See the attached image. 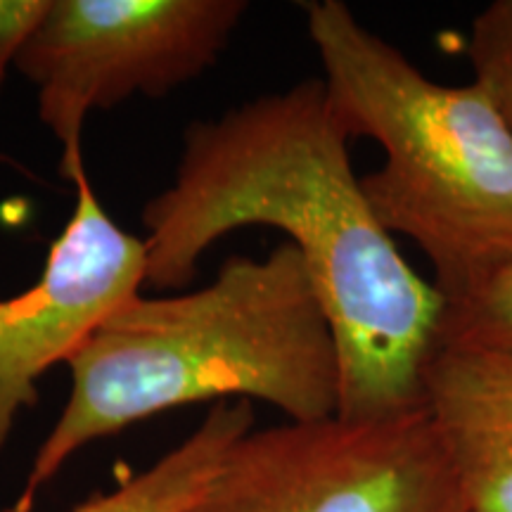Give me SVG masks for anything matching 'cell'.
I'll return each mask as SVG.
<instances>
[{
	"mask_svg": "<svg viewBox=\"0 0 512 512\" xmlns=\"http://www.w3.org/2000/svg\"><path fill=\"white\" fill-rule=\"evenodd\" d=\"M349 140L323 79L190 121L174 183L143 207V285L183 290L226 235L280 230L304 256L335 337V415L382 420L422 408L446 297L377 221Z\"/></svg>",
	"mask_w": 512,
	"mask_h": 512,
	"instance_id": "1",
	"label": "cell"
},
{
	"mask_svg": "<svg viewBox=\"0 0 512 512\" xmlns=\"http://www.w3.org/2000/svg\"><path fill=\"white\" fill-rule=\"evenodd\" d=\"M50 0H0V95L29 36L34 34Z\"/></svg>",
	"mask_w": 512,
	"mask_h": 512,
	"instance_id": "11",
	"label": "cell"
},
{
	"mask_svg": "<svg viewBox=\"0 0 512 512\" xmlns=\"http://www.w3.org/2000/svg\"><path fill=\"white\" fill-rule=\"evenodd\" d=\"M472 83L512 136V0H494L472 19L467 38Z\"/></svg>",
	"mask_w": 512,
	"mask_h": 512,
	"instance_id": "9",
	"label": "cell"
},
{
	"mask_svg": "<svg viewBox=\"0 0 512 512\" xmlns=\"http://www.w3.org/2000/svg\"><path fill=\"white\" fill-rule=\"evenodd\" d=\"M245 0H50L15 69L67 166L83 159L88 114L136 95L164 98L219 62Z\"/></svg>",
	"mask_w": 512,
	"mask_h": 512,
	"instance_id": "5",
	"label": "cell"
},
{
	"mask_svg": "<svg viewBox=\"0 0 512 512\" xmlns=\"http://www.w3.org/2000/svg\"><path fill=\"white\" fill-rule=\"evenodd\" d=\"M422 408L467 512H512V347L441 339Z\"/></svg>",
	"mask_w": 512,
	"mask_h": 512,
	"instance_id": "7",
	"label": "cell"
},
{
	"mask_svg": "<svg viewBox=\"0 0 512 512\" xmlns=\"http://www.w3.org/2000/svg\"><path fill=\"white\" fill-rule=\"evenodd\" d=\"M254 422V408L245 399L214 403L200 425L157 463L69 512H183Z\"/></svg>",
	"mask_w": 512,
	"mask_h": 512,
	"instance_id": "8",
	"label": "cell"
},
{
	"mask_svg": "<svg viewBox=\"0 0 512 512\" xmlns=\"http://www.w3.org/2000/svg\"><path fill=\"white\" fill-rule=\"evenodd\" d=\"M69 396L5 512L41 491L93 441L202 401H264L292 422L332 418L339 358L304 256L283 242L235 254L202 290L136 294L64 363Z\"/></svg>",
	"mask_w": 512,
	"mask_h": 512,
	"instance_id": "2",
	"label": "cell"
},
{
	"mask_svg": "<svg viewBox=\"0 0 512 512\" xmlns=\"http://www.w3.org/2000/svg\"><path fill=\"white\" fill-rule=\"evenodd\" d=\"M183 512H467L425 408L247 432Z\"/></svg>",
	"mask_w": 512,
	"mask_h": 512,
	"instance_id": "4",
	"label": "cell"
},
{
	"mask_svg": "<svg viewBox=\"0 0 512 512\" xmlns=\"http://www.w3.org/2000/svg\"><path fill=\"white\" fill-rule=\"evenodd\" d=\"M441 339L512 347V264L496 268L472 290L446 302Z\"/></svg>",
	"mask_w": 512,
	"mask_h": 512,
	"instance_id": "10",
	"label": "cell"
},
{
	"mask_svg": "<svg viewBox=\"0 0 512 512\" xmlns=\"http://www.w3.org/2000/svg\"><path fill=\"white\" fill-rule=\"evenodd\" d=\"M64 178L76 188L74 211L43 273L29 290L0 299V451L38 403L41 377L143 287L145 240L114 223L86 166Z\"/></svg>",
	"mask_w": 512,
	"mask_h": 512,
	"instance_id": "6",
	"label": "cell"
},
{
	"mask_svg": "<svg viewBox=\"0 0 512 512\" xmlns=\"http://www.w3.org/2000/svg\"><path fill=\"white\" fill-rule=\"evenodd\" d=\"M344 131L384 162L361 176L389 235L425 254L446 302L512 264V136L477 83H439L344 0L302 5Z\"/></svg>",
	"mask_w": 512,
	"mask_h": 512,
	"instance_id": "3",
	"label": "cell"
}]
</instances>
